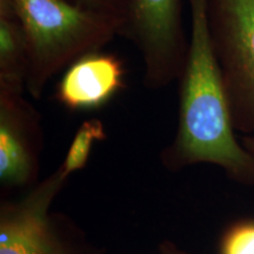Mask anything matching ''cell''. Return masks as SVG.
I'll use <instances>...</instances> for the list:
<instances>
[{
  "mask_svg": "<svg viewBox=\"0 0 254 254\" xmlns=\"http://www.w3.org/2000/svg\"><path fill=\"white\" fill-rule=\"evenodd\" d=\"M79 7L90 9L122 21L126 28L131 17L132 0H65ZM125 38V36H124Z\"/></svg>",
  "mask_w": 254,
  "mask_h": 254,
  "instance_id": "11",
  "label": "cell"
},
{
  "mask_svg": "<svg viewBox=\"0 0 254 254\" xmlns=\"http://www.w3.org/2000/svg\"><path fill=\"white\" fill-rule=\"evenodd\" d=\"M125 38L140 53L146 87L161 90L179 80L189 47L183 0H132Z\"/></svg>",
  "mask_w": 254,
  "mask_h": 254,
  "instance_id": "5",
  "label": "cell"
},
{
  "mask_svg": "<svg viewBox=\"0 0 254 254\" xmlns=\"http://www.w3.org/2000/svg\"><path fill=\"white\" fill-rule=\"evenodd\" d=\"M208 21L232 124L254 135V0H208Z\"/></svg>",
  "mask_w": 254,
  "mask_h": 254,
  "instance_id": "4",
  "label": "cell"
},
{
  "mask_svg": "<svg viewBox=\"0 0 254 254\" xmlns=\"http://www.w3.org/2000/svg\"><path fill=\"white\" fill-rule=\"evenodd\" d=\"M106 138L104 125L99 119L85 120L73 136L67 153L59 167L68 177L82 170L86 166L95 142L103 141Z\"/></svg>",
  "mask_w": 254,
  "mask_h": 254,
  "instance_id": "9",
  "label": "cell"
},
{
  "mask_svg": "<svg viewBox=\"0 0 254 254\" xmlns=\"http://www.w3.org/2000/svg\"><path fill=\"white\" fill-rule=\"evenodd\" d=\"M125 66L117 55L88 53L64 71L55 99L71 111L99 109L125 88Z\"/></svg>",
  "mask_w": 254,
  "mask_h": 254,
  "instance_id": "7",
  "label": "cell"
},
{
  "mask_svg": "<svg viewBox=\"0 0 254 254\" xmlns=\"http://www.w3.org/2000/svg\"><path fill=\"white\" fill-rule=\"evenodd\" d=\"M28 46L12 0H0V91H26Z\"/></svg>",
  "mask_w": 254,
  "mask_h": 254,
  "instance_id": "8",
  "label": "cell"
},
{
  "mask_svg": "<svg viewBox=\"0 0 254 254\" xmlns=\"http://www.w3.org/2000/svg\"><path fill=\"white\" fill-rule=\"evenodd\" d=\"M68 178L58 167L23 198H1L0 254H103L71 218L51 211Z\"/></svg>",
  "mask_w": 254,
  "mask_h": 254,
  "instance_id": "3",
  "label": "cell"
},
{
  "mask_svg": "<svg viewBox=\"0 0 254 254\" xmlns=\"http://www.w3.org/2000/svg\"><path fill=\"white\" fill-rule=\"evenodd\" d=\"M159 254H189L172 241L165 240L159 245Z\"/></svg>",
  "mask_w": 254,
  "mask_h": 254,
  "instance_id": "12",
  "label": "cell"
},
{
  "mask_svg": "<svg viewBox=\"0 0 254 254\" xmlns=\"http://www.w3.org/2000/svg\"><path fill=\"white\" fill-rule=\"evenodd\" d=\"M190 28L179 78V118L160 161L177 172L198 164L221 167L231 179L254 185V154L234 134L208 21V0H187Z\"/></svg>",
  "mask_w": 254,
  "mask_h": 254,
  "instance_id": "1",
  "label": "cell"
},
{
  "mask_svg": "<svg viewBox=\"0 0 254 254\" xmlns=\"http://www.w3.org/2000/svg\"><path fill=\"white\" fill-rule=\"evenodd\" d=\"M44 147L41 116L23 92L0 91L1 195L31 190L39 180Z\"/></svg>",
  "mask_w": 254,
  "mask_h": 254,
  "instance_id": "6",
  "label": "cell"
},
{
  "mask_svg": "<svg viewBox=\"0 0 254 254\" xmlns=\"http://www.w3.org/2000/svg\"><path fill=\"white\" fill-rule=\"evenodd\" d=\"M220 254H254V221L233 225L224 234Z\"/></svg>",
  "mask_w": 254,
  "mask_h": 254,
  "instance_id": "10",
  "label": "cell"
},
{
  "mask_svg": "<svg viewBox=\"0 0 254 254\" xmlns=\"http://www.w3.org/2000/svg\"><path fill=\"white\" fill-rule=\"evenodd\" d=\"M241 144L244 145V147H245L246 150H249L254 154V135L244 136L243 140H241Z\"/></svg>",
  "mask_w": 254,
  "mask_h": 254,
  "instance_id": "13",
  "label": "cell"
},
{
  "mask_svg": "<svg viewBox=\"0 0 254 254\" xmlns=\"http://www.w3.org/2000/svg\"><path fill=\"white\" fill-rule=\"evenodd\" d=\"M28 46L26 91L39 99L49 81L88 53L125 36V25L65 0H12Z\"/></svg>",
  "mask_w": 254,
  "mask_h": 254,
  "instance_id": "2",
  "label": "cell"
}]
</instances>
